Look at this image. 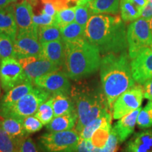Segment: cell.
I'll use <instances>...</instances> for the list:
<instances>
[{
  "label": "cell",
  "mask_w": 152,
  "mask_h": 152,
  "mask_svg": "<svg viewBox=\"0 0 152 152\" xmlns=\"http://www.w3.org/2000/svg\"><path fill=\"white\" fill-rule=\"evenodd\" d=\"M85 37L104 55L118 54L128 49L126 27L118 16L92 15L85 28Z\"/></svg>",
  "instance_id": "1"
},
{
  "label": "cell",
  "mask_w": 152,
  "mask_h": 152,
  "mask_svg": "<svg viewBox=\"0 0 152 152\" xmlns=\"http://www.w3.org/2000/svg\"><path fill=\"white\" fill-rule=\"evenodd\" d=\"M130 58L126 52L104 55L100 65L101 84L112 112L115 101L135 85L132 77Z\"/></svg>",
  "instance_id": "2"
},
{
  "label": "cell",
  "mask_w": 152,
  "mask_h": 152,
  "mask_svg": "<svg viewBox=\"0 0 152 152\" xmlns=\"http://www.w3.org/2000/svg\"><path fill=\"white\" fill-rule=\"evenodd\" d=\"M64 43L65 60L63 71L70 79L80 80L94 75L99 69L101 53L86 39Z\"/></svg>",
  "instance_id": "3"
},
{
  "label": "cell",
  "mask_w": 152,
  "mask_h": 152,
  "mask_svg": "<svg viewBox=\"0 0 152 152\" xmlns=\"http://www.w3.org/2000/svg\"><path fill=\"white\" fill-rule=\"evenodd\" d=\"M71 98L75 104L77 123L75 130L79 133L94 119L104 115L109 109L102 88L94 83H79L71 87Z\"/></svg>",
  "instance_id": "4"
},
{
  "label": "cell",
  "mask_w": 152,
  "mask_h": 152,
  "mask_svg": "<svg viewBox=\"0 0 152 152\" xmlns=\"http://www.w3.org/2000/svg\"><path fill=\"white\" fill-rule=\"evenodd\" d=\"M111 118L106 120L90 139L80 140L77 152H118L121 143L111 127Z\"/></svg>",
  "instance_id": "5"
},
{
  "label": "cell",
  "mask_w": 152,
  "mask_h": 152,
  "mask_svg": "<svg viewBox=\"0 0 152 152\" xmlns=\"http://www.w3.org/2000/svg\"><path fill=\"white\" fill-rule=\"evenodd\" d=\"M51 94L38 87H35L29 93L19 99L14 105L1 114L5 118H14L23 121L26 117L34 115L42 104L50 98Z\"/></svg>",
  "instance_id": "6"
},
{
  "label": "cell",
  "mask_w": 152,
  "mask_h": 152,
  "mask_svg": "<svg viewBox=\"0 0 152 152\" xmlns=\"http://www.w3.org/2000/svg\"><path fill=\"white\" fill-rule=\"evenodd\" d=\"M80 134L76 130L45 133L39 139L44 152H77Z\"/></svg>",
  "instance_id": "7"
},
{
  "label": "cell",
  "mask_w": 152,
  "mask_h": 152,
  "mask_svg": "<svg viewBox=\"0 0 152 152\" xmlns=\"http://www.w3.org/2000/svg\"><path fill=\"white\" fill-rule=\"evenodd\" d=\"M128 54L130 59L152 42V33L148 20L140 18L132 21L127 29Z\"/></svg>",
  "instance_id": "8"
},
{
  "label": "cell",
  "mask_w": 152,
  "mask_h": 152,
  "mask_svg": "<svg viewBox=\"0 0 152 152\" xmlns=\"http://www.w3.org/2000/svg\"><path fill=\"white\" fill-rule=\"evenodd\" d=\"M144 98L142 85H134L121 94L113 105V118L118 120L139 109Z\"/></svg>",
  "instance_id": "9"
},
{
  "label": "cell",
  "mask_w": 152,
  "mask_h": 152,
  "mask_svg": "<svg viewBox=\"0 0 152 152\" xmlns=\"http://www.w3.org/2000/svg\"><path fill=\"white\" fill-rule=\"evenodd\" d=\"M0 80L2 90L5 92L20 83L29 80L21 64L15 58H6L1 60Z\"/></svg>",
  "instance_id": "10"
},
{
  "label": "cell",
  "mask_w": 152,
  "mask_h": 152,
  "mask_svg": "<svg viewBox=\"0 0 152 152\" xmlns=\"http://www.w3.org/2000/svg\"><path fill=\"white\" fill-rule=\"evenodd\" d=\"M36 87L46 91L52 95L71 94V84L69 77L64 71H56L41 76L33 81Z\"/></svg>",
  "instance_id": "11"
},
{
  "label": "cell",
  "mask_w": 152,
  "mask_h": 152,
  "mask_svg": "<svg viewBox=\"0 0 152 152\" xmlns=\"http://www.w3.org/2000/svg\"><path fill=\"white\" fill-rule=\"evenodd\" d=\"M130 66L132 77L137 84L143 85L152 79V42L131 59Z\"/></svg>",
  "instance_id": "12"
},
{
  "label": "cell",
  "mask_w": 152,
  "mask_h": 152,
  "mask_svg": "<svg viewBox=\"0 0 152 152\" xmlns=\"http://www.w3.org/2000/svg\"><path fill=\"white\" fill-rule=\"evenodd\" d=\"M18 60L32 83L38 77L59 69L58 66L41 56L25 57Z\"/></svg>",
  "instance_id": "13"
},
{
  "label": "cell",
  "mask_w": 152,
  "mask_h": 152,
  "mask_svg": "<svg viewBox=\"0 0 152 152\" xmlns=\"http://www.w3.org/2000/svg\"><path fill=\"white\" fill-rule=\"evenodd\" d=\"M14 52L16 59L41 56L42 43L38 39L37 34L18 33L14 41Z\"/></svg>",
  "instance_id": "14"
},
{
  "label": "cell",
  "mask_w": 152,
  "mask_h": 152,
  "mask_svg": "<svg viewBox=\"0 0 152 152\" xmlns=\"http://www.w3.org/2000/svg\"><path fill=\"white\" fill-rule=\"evenodd\" d=\"M18 33H33L37 34L38 26L33 22V9L28 0L15 2L13 5Z\"/></svg>",
  "instance_id": "15"
},
{
  "label": "cell",
  "mask_w": 152,
  "mask_h": 152,
  "mask_svg": "<svg viewBox=\"0 0 152 152\" xmlns=\"http://www.w3.org/2000/svg\"><path fill=\"white\" fill-rule=\"evenodd\" d=\"M122 152H152V128L134 133L125 143Z\"/></svg>",
  "instance_id": "16"
},
{
  "label": "cell",
  "mask_w": 152,
  "mask_h": 152,
  "mask_svg": "<svg viewBox=\"0 0 152 152\" xmlns=\"http://www.w3.org/2000/svg\"><path fill=\"white\" fill-rule=\"evenodd\" d=\"M33 83L28 80L13 87L0 99V115L4 112L14 105L23 96L33 89Z\"/></svg>",
  "instance_id": "17"
},
{
  "label": "cell",
  "mask_w": 152,
  "mask_h": 152,
  "mask_svg": "<svg viewBox=\"0 0 152 152\" xmlns=\"http://www.w3.org/2000/svg\"><path fill=\"white\" fill-rule=\"evenodd\" d=\"M41 56L62 67L65 60V43L63 39L42 43Z\"/></svg>",
  "instance_id": "18"
},
{
  "label": "cell",
  "mask_w": 152,
  "mask_h": 152,
  "mask_svg": "<svg viewBox=\"0 0 152 152\" xmlns=\"http://www.w3.org/2000/svg\"><path fill=\"white\" fill-rule=\"evenodd\" d=\"M140 111L141 108L140 107L120 118L119 121L114 125L113 129L116 133L121 144L125 142L134 132L138 114Z\"/></svg>",
  "instance_id": "19"
},
{
  "label": "cell",
  "mask_w": 152,
  "mask_h": 152,
  "mask_svg": "<svg viewBox=\"0 0 152 152\" xmlns=\"http://www.w3.org/2000/svg\"><path fill=\"white\" fill-rule=\"evenodd\" d=\"M0 34L8 35L14 41L16 39L18 27L13 5L0 9Z\"/></svg>",
  "instance_id": "20"
},
{
  "label": "cell",
  "mask_w": 152,
  "mask_h": 152,
  "mask_svg": "<svg viewBox=\"0 0 152 152\" xmlns=\"http://www.w3.org/2000/svg\"><path fill=\"white\" fill-rule=\"evenodd\" d=\"M54 117L67 115L76 112L75 104L71 95L57 94L50 96Z\"/></svg>",
  "instance_id": "21"
},
{
  "label": "cell",
  "mask_w": 152,
  "mask_h": 152,
  "mask_svg": "<svg viewBox=\"0 0 152 152\" xmlns=\"http://www.w3.org/2000/svg\"><path fill=\"white\" fill-rule=\"evenodd\" d=\"M77 123V113H72L67 115L54 117L49 124L46 125L49 132H61L72 130Z\"/></svg>",
  "instance_id": "22"
},
{
  "label": "cell",
  "mask_w": 152,
  "mask_h": 152,
  "mask_svg": "<svg viewBox=\"0 0 152 152\" xmlns=\"http://www.w3.org/2000/svg\"><path fill=\"white\" fill-rule=\"evenodd\" d=\"M0 126L16 141L28 136V134L24 129L23 121L14 118H4L0 121Z\"/></svg>",
  "instance_id": "23"
},
{
  "label": "cell",
  "mask_w": 152,
  "mask_h": 152,
  "mask_svg": "<svg viewBox=\"0 0 152 152\" xmlns=\"http://www.w3.org/2000/svg\"><path fill=\"white\" fill-rule=\"evenodd\" d=\"M121 0H92L89 3L93 14H113L118 13Z\"/></svg>",
  "instance_id": "24"
},
{
  "label": "cell",
  "mask_w": 152,
  "mask_h": 152,
  "mask_svg": "<svg viewBox=\"0 0 152 152\" xmlns=\"http://www.w3.org/2000/svg\"><path fill=\"white\" fill-rule=\"evenodd\" d=\"M61 38L64 42H73L86 39L85 28L77 23L73 22L61 28Z\"/></svg>",
  "instance_id": "25"
},
{
  "label": "cell",
  "mask_w": 152,
  "mask_h": 152,
  "mask_svg": "<svg viewBox=\"0 0 152 152\" xmlns=\"http://www.w3.org/2000/svg\"><path fill=\"white\" fill-rule=\"evenodd\" d=\"M37 35L41 43L62 39L61 28L56 24L39 26L38 27Z\"/></svg>",
  "instance_id": "26"
},
{
  "label": "cell",
  "mask_w": 152,
  "mask_h": 152,
  "mask_svg": "<svg viewBox=\"0 0 152 152\" xmlns=\"http://www.w3.org/2000/svg\"><path fill=\"white\" fill-rule=\"evenodd\" d=\"M120 10L121 18L124 22H132L140 18L142 12L131 0H121Z\"/></svg>",
  "instance_id": "27"
},
{
  "label": "cell",
  "mask_w": 152,
  "mask_h": 152,
  "mask_svg": "<svg viewBox=\"0 0 152 152\" xmlns=\"http://www.w3.org/2000/svg\"><path fill=\"white\" fill-rule=\"evenodd\" d=\"M111 112H108V113H104V115L98 117L97 118L94 119L92 122L87 124L84 128L80 132V140H88L90 139L95 131L99 128L102 124L105 122L107 119L111 118Z\"/></svg>",
  "instance_id": "28"
},
{
  "label": "cell",
  "mask_w": 152,
  "mask_h": 152,
  "mask_svg": "<svg viewBox=\"0 0 152 152\" xmlns=\"http://www.w3.org/2000/svg\"><path fill=\"white\" fill-rule=\"evenodd\" d=\"M34 115L45 125L49 124L52 121L54 118V113L50 98L39 106V109Z\"/></svg>",
  "instance_id": "29"
},
{
  "label": "cell",
  "mask_w": 152,
  "mask_h": 152,
  "mask_svg": "<svg viewBox=\"0 0 152 152\" xmlns=\"http://www.w3.org/2000/svg\"><path fill=\"white\" fill-rule=\"evenodd\" d=\"M6 58H15L14 41L8 35L0 34V63Z\"/></svg>",
  "instance_id": "30"
},
{
  "label": "cell",
  "mask_w": 152,
  "mask_h": 152,
  "mask_svg": "<svg viewBox=\"0 0 152 152\" xmlns=\"http://www.w3.org/2000/svg\"><path fill=\"white\" fill-rule=\"evenodd\" d=\"M75 7L61 9L54 16L55 24L60 28L75 21Z\"/></svg>",
  "instance_id": "31"
},
{
  "label": "cell",
  "mask_w": 152,
  "mask_h": 152,
  "mask_svg": "<svg viewBox=\"0 0 152 152\" xmlns=\"http://www.w3.org/2000/svg\"><path fill=\"white\" fill-rule=\"evenodd\" d=\"M137 124L139 128L147 129L152 127V101H149L147 105L141 109L138 114Z\"/></svg>",
  "instance_id": "32"
},
{
  "label": "cell",
  "mask_w": 152,
  "mask_h": 152,
  "mask_svg": "<svg viewBox=\"0 0 152 152\" xmlns=\"http://www.w3.org/2000/svg\"><path fill=\"white\" fill-rule=\"evenodd\" d=\"M92 15H93V14L90 11L89 4L75 6V21L83 26V28H86L87 22Z\"/></svg>",
  "instance_id": "33"
},
{
  "label": "cell",
  "mask_w": 152,
  "mask_h": 152,
  "mask_svg": "<svg viewBox=\"0 0 152 152\" xmlns=\"http://www.w3.org/2000/svg\"><path fill=\"white\" fill-rule=\"evenodd\" d=\"M17 142L0 126V152H15Z\"/></svg>",
  "instance_id": "34"
},
{
  "label": "cell",
  "mask_w": 152,
  "mask_h": 152,
  "mask_svg": "<svg viewBox=\"0 0 152 152\" xmlns=\"http://www.w3.org/2000/svg\"><path fill=\"white\" fill-rule=\"evenodd\" d=\"M17 142L15 152H39L35 142L28 136L23 137Z\"/></svg>",
  "instance_id": "35"
},
{
  "label": "cell",
  "mask_w": 152,
  "mask_h": 152,
  "mask_svg": "<svg viewBox=\"0 0 152 152\" xmlns=\"http://www.w3.org/2000/svg\"><path fill=\"white\" fill-rule=\"evenodd\" d=\"M23 125L25 130L28 134H33L40 130L44 125L41 121L35 115H30L24 118L23 121Z\"/></svg>",
  "instance_id": "36"
},
{
  "label": "cell",
  "mask_w": 152,
  "mask_h": 152,
  "mask_svg": "<svg viewBox=\"0 0 152 152\" xmlns=\"http://www.w3.org/2000/svg\"><path fill=\"white\" fill-rule=\"evenodd\" d=\"M33 22L38 27L55 24L54 16H51L46 14H34Z\"/></svg>",
  "instance_id": "37"
},
{
  "label": "cell",
  "mask_w": 152,
  "mask_h": 152,
  "mask_svg": "<svg viewBox=\"0 0 152 152\" xmlns=\"http://www.w3.org/2000/svg\"><path fill=\"white\" fill-rule=\"evenodd\" d=\"M140 18L144 19L146 20H149L152 18V4L149 3V1L147 3V4L144 6V7L142 9Z\"/></svg>",
  "instance_id": "38"
},
{
  "label": "cell",
  "mask_w": 152,
  "mask_h": 152,
  "mask_svg": "<svg viewBox=\"0 0 152 152\" xmlns=\"http://www.w3.org/2000/svg\"><path fill=\"white\" fill-rule=\"evenodd\" d=\"M144 98L152 101V79L144 83L143 85Z\"/></svg>",
  "instance_id": "39"
},
{
  "label": "cell",
  "mask_w": 152,
  "mask_h": 152,
  "mask_svg": "<svg viewBox=\"0 0 152 152\" xmlns=\"http://www.w3.org/2000/svg\"><path fill=\"white\" fill-rule=\"evenodd\" d=\"M131 1L141 11L144 7V6L147 4V3L148 2V0H131Z\"/></svg>",
  "instance_id": "40"
},
{
  "label": "cell",
  "mask_w": 152,
  "mask_h": 152,
  "mask_svg": "<svg viewBox=\"0 0 152 152\" xmlns=\"http://www.w3.org/2000/svg\"><path fill=\"white\" fill-rule=\"evenodd\" d=\"M9 3V0H0V9L7 7Z\"/></svg>",
  "instance_id": "41"
},
{
  "label": "cell",
  "mask_w": 152,
  "mask_h": 152,
  "mask_svg": "<svg viewBox=\"0 0 152 152\" xmlns=\"http://www.w3.org/2000/svg\"><path fill=\"white\" fill-rule=\"evenodd\" d=\"M92 0H78L77 1V5L79 4H89L90 1H92Z\"/></svg>",
  "instance_id": "42"
},
{
  "label": "cell",
  "mask_w": 152,
  "mask_h": 152,
  "mask_svg": "<svg viewBox=\"0 0 152 152\" xmlns=\"http://www.w3.org/2000/svg\"><path fill=\"white\" fill-rule=\"evenodd\" d=\"M149 23L150 30H151V33H152V18L149 20Z\"/></svg>",
  "instance_id": "43"
},
{
  "label": "cell",
  "mask_w": 152,
  "mask_h": 152,
  "mask_svg": "<svg viewBox=\"0 0 152 152\" xmlns=\"http://www.w3.org/2000/svg\"><path fill=\"white\" fill-rule=\"evenodd\" d=\"M1 92H2V87H1V80H0V99H1Z\"/></svg>",
  "instance_id": "44"
},
{
  "label": "cell",
  "mask_w": 152,
  "mask_h": 152,
  "mask_svg": "<svg viewBox=\"0 0 152 152\" xmlns=\"http://www.w3.org/2000/svg\"><path fill=\"white\" fill-rule=\"evenodd\" d=\"M20 1V0H9V2L10 3H15V2H17V1ZM21 1H23V0H21Z\"/></svg>",
  "instance_id": "45"
},
{
  "label": "cell",
  "mask_w": 152,
  "mask_h": 152,
  "mask_svg": "<svg viewBox=\"0 0 152 152\" xmlns=\"http://www.w3.org/2000/svg\"><path fill=\"white\" fill-rule=\"evenodd\" d=\"M148 1H149V3H151V4H152V0H148Z\"/></svg>",
  "instance_id": "46"
}]
</instances>
